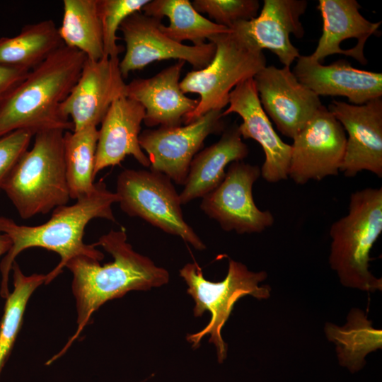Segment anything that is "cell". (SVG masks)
<instances>
[{
  "label": "cell",
  "mask_w": 382,
  "mask_h": 382,
  "mask_svg": "<svg viewBox=\"0 0 382 382\" xmlns=\"http://www.w3.org/2000/svg\"><path fill=\"white\" fill-rule=\"evenodd\" d=\"M101 246L113 257L103 265L86 256H76L66 265L73 275L71 291L75 299L77 329L53 361L69 348L105 303L120 298L130 291H146L169 281L168 272L156 266L148 257L138 253L127 242L125 229L110 230L93 244Z\"/></svg>",
  "instance_id": "obj_1"
},
{
  "label": "cell",
  "mask_w": 382,
  "mask_h": 382,
  "mask_svg": "<svg viewBox=\"0 0 382 382\" xmlns=\"http://www.w3.org/2000/svg\"><path fill=\"white\" fill-rule=\"evenodd\" d=\"M120 202L115 192L110 191L100 180L96 183L93 191L76 199L71 205L55 208L50 219L40 225H19L13 219L0 216V231L12 241V246L0 263L1 282L0 295L6 299L10 294L8 276L16 256L30 248H42L57 253L59 264L47 274L45 284L56 278L66 262L76 256H86L98 261L104 255L91 244L83 242L84 230L88 222L96 218L116 221L112 206Z\"/></svg>",
  "instance_id": "obj_2"
},
{
  "label": "cell",
  "mask_w": 382,
  "mask_h": 382,
  "mask_svg": "<svg viewBox=\"0 0 382 382\" xmlns=\"http://www.w3.org/2000/svg\"><path fill=\"white\" fill-rule=\"evenodd\" d=\"M86 55L62 45L40 65L0 103V137L18 129L34 135L42 130L73 131L60 112V105L76 83Z\"/></svg>",
  "instance_id": "obj_3"
},
{
  "label": "cell",
  "mask_w": 382,
  "mask_h": 382,
  "mask_svg": "<svg viewBox=\"0 0 382 382\" xmlns=\"http://www.w3.org/2000/svg\"><path fill=\"white\" fill-rule=\"evenodd\" d=\"M58 129L37 132L30 150L14 165L1 190L23 219L66 205L70 197L64 157V134Z\"/></svg>",
  "instance_id": "obj_4"
},
{
  "label": "cell",
  "mask_w": 382,
  "mask_h": 382,
  "mask_svg": "<svg viewBox=\"0 0 382 382\" xmlns=\"http://www.w3.org/2000/svg\"><path fill=\"white\" fill-rule=\"evenodd\" d=\"M382 232V188L352 192L347 215L330 228L329 262L341 283L363 291L381 290V279L369 270L370 251Z\"/></svg>",
  "instance_id": "obj_5"
},
{
  "label": "cell",
  "mask_w": 382,
  "mask_h": 382,
  "mask_svg": "<svg viewBox=\"0 0 382 382\" xmlns=\"http://www.w3.org/2000/svg\"><path fill=\"white\" fill-rule=\"evenodd\" d=\"M216 50L211 62L192 70L180 81L182 91L199 96L196 108L185 117L186 125L212 110H223L228 105L231 91L241 83L253 78L266 66V59L255 43L230 30L209 39Z\"/></svg>",
  "instance_id": "obj_6"
},
{
  "label": "cell",
  "mask_w": 382,
  "mask_h": 382,
  "mask_svg": "<svg viewBox=\"0 0 382 382\" xmlns=\"http://www.w3.org/2000/svg\"><path fill=\"white\" fill-rule=\"evenodd\" d=\"M179 272L188 286L187 294L195 301L194 316L200 317L206 311L211 313L207 325L198 332L188 335L187 340L192 343L193 348H197L202 337L210 335L209 342L216 347L218 361L222 363L226 358L227 345L222 339L221 329L239 299L247 295L257 299L270 296V287L258 285L267 278V273L252 272L244 264L231 258L227 275L221 282L207 280L196 262L185 265Z\"/></svg>",
  "instance_id": "obj_7"
},
{
  "label": "cell",
  "mask_w": 382,
  "mask_h": 382,
  "mask_svg": "<svg viewBox=\"0 0 382 382\" xmlns=\"http://www.w3.org/2000/svg\"><path fill=\"white\" fill-rule=\"evenodd\" d=\"M166 175L146 170L125 169L117 178L115 193L120 209L161 231L180 237L194 248L205 244L185 221L179 194Z\"/></svg>",
  "instance_id": "obj_8"
},
{
  "label": "cell",
  "mask_w": 382,
  "mask_h": 382,
  "mask_svg": "<svg viewBox=\"0 0 382 382\" xmlns=\"http://www.w3.org/2000/svg\"><path fill=\"white\" fill-rule=\"evenodd\" d=\"M260 175L257 165L231 163L222 182L202 198L200 209L225 231H263L272 226L274 218L270 211L260 210L253 199V186Z\"/></svg>",
  "instance_id": "obj_9"
},
{
  "label": "cell",
  "mask_w": 382,
  "mask_h": 382,
  "mask_svg": "<svg viewBox=\"0 0 382 382\" xmlns=\"http://www.w3.org/2000/svg\"><path fill=\"white\" fill-rule=\"evenodd\" d=\"M223 110H212L185 126L147 129L139 134V142L147 154L150 170L166 175L183 185L190 163L206 138L222 133L226 128Z\"/></svg>",
  "instance_id": "obj_10"
},
{
  "label": "cell",
  "mask_w": 382,
  "mask_h": 382,
  "mask_svg": "<svg viewBox=\"0 0 382 382\" xmlns=\"http://www.w3.org/2000/svg\"><path fill=\"white\" fill-rule=\"evenodd\" d=\"M161 19L136 12L120 25L126 44V52L120 60V69L124 79L131 71L141 70L149 64L161 60L178 59L187 62L193 70L207 66L212 60L215 45L205 42L201 45H186L170 39L160 28Z\"/></svg>",
  "instance_id": "obj_11"
},
{
  "label": "cell",
  "mask_w": 382,
  "mask_h": 382,
  "mask_svg": "<svg viewBox=\"0 0 382 382\" xmlns=\"http://www.w3.org/2000/svg\"><path fill=\"white\" fill-rule=\"evenodd\" d=\"M346 142L342 125L322 105L293 139L288 178L304 185L338 175Z\"/></svg>",
  "instance_id": "obj_12"
},
{
  "label": "cell",
  "mask_w": 382,
  "mask_h": 382,
  "mask_svg": "<svg viewBox=\"0 0 382 382\" xmlns=\"http://www.w3.org/2000/svg\"><path fill=\"white\" fill-rule=\"evenodd\" d=\"M253 81L265 112L279 132L292 139L323 105L289 66H265Z\"/></svg>",
  "instance_id": "obj_13"
},
{
  "label": "cell",
  "mask_w": 382,
  "mask_h": 382,
  "mask_svg": "<svg viewBox=\"0 0 382 382\" xmlns=\"http://www.w3.org/2000/svg\"><path fill=\"white\" fill-rule=\"evenodd\" d=\"M127 83L120 69L119 57L86 59L81 74L60 105L62 115L78 131L101 123L112 103L126 96Z\"/></svg>",
  "instance_id": "obj_14"
},
{
  "label": "cell",
  "mask_w": 382,
  "mask_h": 382,
  "mask_svg": "<svg viewBox=\"0 0 382 382\" xmlns=\"http://www.w3.org/2000/svg\"><path fill=\"white\" fill-rule=\"evenodd\" d=\"M328 110L348 134L340 172L352 178L367 170L382 178L381 97L358 105L333 100Z\"/></svg>",
  "instance_id": "obj_15"
},
{
  "label": "cell",
  "mask_w": 382,
  "mask_h": 382,
  "mask_svg": "<svg viewBox=\"0 0 382 382\" xmlns=\"http://www.w3.org/2000/svg\"><path fill=\"white\" fill-rule=\"evenodd\" d=\"M222 116L236 113L242 118L238 129L243 139H252L262 148L265 161L261 175L268 183L288 178L291 145L282 140L260 104L253 78L236 86L230 93Z\"/></svg>",
  "instance_id": "obj_16"
},
{
  "label": "cell",
  "mask_w": 382,
  "mask_h": 382,
  "mask_svg": "<svg viewBox=\"0 0 382 382\" xmlns=\"http://www.w3.org/2000/svg\"><path fill=\"white\" fill-rule=\"evenodd\" d=\"M307 6L306 0H265L258 16L237 22L229 29L248 37L260 50H269L284 66L290 67L301 55L290 35L296 38L304 35L300 18Z\"/></svg>",
  "instance_id": "obj_17"
},
{
  "label": "cell",
  "mask_w": 382,
  "mask_h": 382,
  "mask_svg": "<svg viewBox=\"0 0 382 382\" xmlns=\"http://www.w3.org/2000/svg\"><path fill=\"white\" fill-rule=\"evenodd\" d=\"M317 8L323 19V32L311 57L321 63L335 54L353 57L354 50V59L366 64L364 45L378 32L381 21L372 23L365 18L356 0H319Z\"/></svg>",
  "instance_id": "obj_18"
},
{
  "label": "cell",
  "mask_w": 382,
  "mask_h": 382,
  "mask_svg": "<svg viewBox=\"0 0 382 382\" xmlns=\"http://www.w3.org/2000/svg\"><path fill=\"white\" fill-rule=\"evenodd\" d=\"M292 72L318 96H344L357 105L382 97L381 73L355 69L344 59L323 65L310 55H300Z\"/></svg>",
  "instance_id": "obj_19"
},
{
  "label": "cell",
  "mask_w": 382,
  "mask_h": 382,
  "mask_svg": "<svg viewBox=\"0 0 382 382\" xmlns=\"http://www.w3.org/2000/svg\"><path fill=\"white\" fill-rule=\"evenodd\" d=\"M185 63L178 61L152 77L127 84L126 96L144 107V123L148 127L180 126L198 105V99L187 97L180 87Z\"/></svg>",
  "instance_id": "obj_20"
},
{
  "label": "cell",
  "mask_w": 382,
  "mask_h": 382,
  "mask_svg": "<svg viewBox=\"0 0 382 382\" xmlns=\"http://www.w3.org/2000/svg\"><path fill=\"white\" fill-rule=\"evenodd\" d=\"M144 117V107L127 96L119 98L112 103L98 129L95 176L105 168L119 165L127 156L149 168V160L139 142Z\"/></svg>",
  "instance_id": "obj_21"
},
{
  "label": "cell",
  "mask_w": 382,
  "mask_h": 382,
  "mask_svg": "<svg viewBox=\"0 0 382 382\" xmlns=\"http://www.w3.org/2000/svg\"><path fill=\"white\" fill-rule=\"evenodd\" d=\"M249 154L243 141L238 125L226 127L220 139L199 151L192 158L184 187L179 195L182 204L202 198L224 180L225 168L234 161H241Z\"/></svg>",
  "instance_id": "obj_22"
},
{
  "label": "cell",
  "mask_w": 382,
  "mask_h": 382,
  "mask_svg": "<svg viewBox=\"0 0 382 382\" xmlns=\"http://www.w3.org/2000/svg\"><path fill=\"white\" fill-rule=\"evenodd\" d=\"M62 45L52 20L26 25L18 35L0 38V64L30 71Z\"/></svg>",
  "instance_id": "obj_23"
},
{
  "label": "cell",
  "mask_w": 382,
  "mask_h": 382,
  "mask_svg": "<svg viewBox=\"0 0 382 382\" xmlns=\"http://www.w3.org/2000/svg\"><path fill=\"white\" fill-rule=\"evenodd\" d=\"M141 11L161 19L168 17L169 25L161 23L160 28L163 34L178 43L189 40L192 45H201L215 35L230 32L228 28L198 13L188 0H150Z\"/></svg>",
  "instance_id": "obj_24"
},
{
  "label": "cell",
  "mask_w": 382,
  "mask_h": 382,
  "mask_svg": "<svg viewBox=\"0 0 382 382\" xmlns=\"http://www.w3.org/2000/svg\"><path fill=\"white\" fill-rule=\"evenodd\" d=\"M58 32L64 45L81 52L88 59L104 57L98 0H64Z\"/></svg>",
  "instance_id": "obj_25"
},
{
  "label": "cell",
  "mask_w": 382,
  "mask_h": 382,
  "mask_svg": "<svg viewBox=\"0 0 382 382\" xmlns=\"http://www.w3.org/2000/svg\"><path fill=\"white\" fill-rule=\"evenodd\" d=\"M325 330L328 340L336 344L339 363L352 373L363 368L366 354L381 348V330L374 328L359 309L350 311L345 325L327 323Z\"/></svg>",
  "instance_id": "obj_26"
},
{
  "label": "cell",
  "mask_w": 382,
  "mask_h": 382,
  "mask_svg": "<svg viewBox=\"0 0 382 382\" xmlns=\"http://www.w3.org/2000/svg\"><path fill=\"white\" fill-rule=\"evenodd\" d=\"M98 138V129L95 126L64 134V157L70 199L76 200L95 189Z\"/></svg>",
  "instance_id": "obj_27"
},
{
  "label": "cell",
  "mask_w": 382,
  "mask_h": 382,
  "mask_svg": "<svg viewBox=\"0 0 382 382\" xmlns=\"http://www.w3.org/2000/svg\"><path fill=\"white\" fill-rule=\"evenodd\" d=\"M13 270V290L6 299L0 325V374L10 354L21 329L27 303L33 293L45 284L46 274L25 275L15 260Z\"/></svg>",
  "instance_id": "obj_28"
},
{
  "label": "cell",
  "mask_w": 382,
  "mask_h": 382,
  "mask_svg": "<svg viewBox=\"0 0 382 382\" xmlns=\"http://www.w3.org/2000/svg\"><path fill=\"white\" fill-rule=\"evenodd\" d=\"M150 0H98L101 22L104 57H119L123 47L117 44L116 33L130 15L141 11Z\"/></svg>",
  "instance_id": "obj_29"
},
{
  "label": "cell",
  "mask_w": 382,
  "mask_h": 382,
  "mask_svg": "<svg viewBox=\"0 0 382 382\" xmlns=\"http://www.w3.org/2000/svg\"><path fill=\"white\" fill-rule=\"evenodd\" d=\"M199 13H206L216 24L230 28L239 21H250L257 16V0H194L191 2Z\"/></svg>",
  "instance_id": "obj_30"
},
{
  "label": "cell",
  "mask_w": 382,
  "mask_h": 382,
  "mask_svg": "<svg viewBox=\"0 0 382 382\" xmlns=\"http://www.w3.org/2000/svg\"><path fill=\"white\" fill-rule=\"evenodd\" d=\"M34 134L18 129L0 137V191L11 169L28 150Z\"/></svg>",
  "instance_id": "obj_31"
},
{
  "label": "cell",
  "mask_w": 382,
  "mask_h": 382,
  "mask_svg": "<svg viewBox=\"0 0 382 382\" xmlns=\"http://www.w3.org/2000/svg\"><path fill=\"white\" fill-rule=\"evenodd\" d=\"M29 72L0 64V103L24 81Z\"/></svg>",
  "instance_id": "obj_32"
},
{
  "label": "cell",
  "mask_w": 382,
  "mask_h": 382,
  "mask_svg": "<svg viewBox=\"0 0 382 382\" xmlns=\"http://www.w3.org/2000/svg\"><path fill=\"white\" fill-rule=\"evenodd\" d=\"M12 246L11 240L0 231V256L10 250Z\"/></svg>",
  "instance_id": "obj_33"
}]
</instances>
